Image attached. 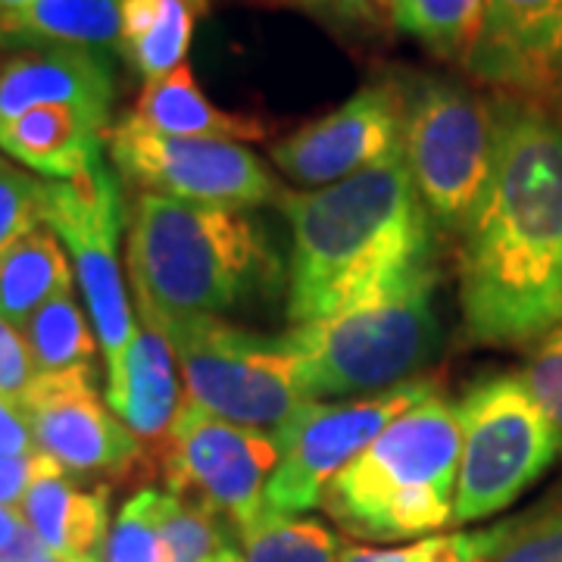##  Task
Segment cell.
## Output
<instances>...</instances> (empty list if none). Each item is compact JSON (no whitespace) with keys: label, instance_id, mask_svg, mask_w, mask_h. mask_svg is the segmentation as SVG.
<instances>
[{"label":"cell","instance_id":"6da1fadb","mask_svg":"<svg viewBox=\"0 0 562 562\" xmlns=\"http://www.w3.org/2000/svg\"><path fill=\"white\" fill-rule=\"evenodd\" d=\"M460 247L469 341L513 347L562 325V120L494 103V166Z\"/></svg>","mask_w":562,"mask_h":562},{"label":"cell","instance_id":"7a4b0ae2","mask_svg":"<svg viewBox=\"0 0 562 562\" xmlns=\"http://www.w3.org/2000/svg\"><path fill=\"white\" fill-rule=\"evenodd\" d=\"M279 206L291 225V328L435 266V222L403 154L328 188L281 191Z\"/></svg>","mask_w":562,"mask_h":562},{"label":"cell","instance_id":"3957f363","mask_svg":"<svg viewBox=\"0 0 562 562\" xmlns=\"http://www.w3.org/2000/svg\"><path fill=\"white\" fill-rule=\"evenodd\" d=\"M125 250L140 325L222 316L281 284L266 228L235 206L138 194Z\"/></svg>","mask_w":562,"mask_h":562},{"label":"cell","instance_id":"277c9868","mask_svg":"<svg viewBox=\"0 0 562 562\" xmlns=\"http://www.w3.org/2000/svg\"><path fill=\"white\" fill-rule=\"evenodd\" d=\"M460 409L441 394L394 419L328 484L322 509L360 541H406L453 522Z\"/></svg>","mask_w":562,"mask_h":562},{"label":"cell","instance_id":"5b68a950","mask_svg":"<svg viewBox=\"0 0 562 562\" xmlns=\"http://www.w3.org/2000/svg\"><path fill=\"white\" fill-rule=\"evenodd\" d=\"M435 266L372 291L325 319L294 325L284 341L310 403L366 397L406 384L441 344Z\"/></svg>","mask_w":562,"mask_h":562},{"label":"cell","instance_id":"8992f818","mask_svg":"<svg viewBox=\"0 0 562 562\" xmlns=\"http://www.w3.org/2000/svg\"><path fill=\"white\" fill-rule=\"evenodd\" d=\"M147 328L169 341L188 403L203 413L279 435L310 403L284 338H266L220 316H184Z\"/></svg>","mask_w":562,"mask_h":562},{"label":"cell","instance_id":"52a82bcc","mask_svg":"<svg viewBox=\"0 0 562 562\" xmlns=\"http://www.w3.org/2000/svg\"><path fill=\"white\" fill-rule=\"evenodd\" d=\"M457 409L462 457L453 522L465 525L519 501L562 457V435L513 372L472 384Z\"/></svg>","mask_w":562,"mask_h":562},{"label":"cell","instance_id":"ba28073f","mask_svg":"<svg viewBox=\"0 0 562 562\" xmlns=\"http://www.w3.org/2000/svg\"><path fill=\"white\" fill-rule=\"evenodd\" d=\"M403 160L435 228L462 235L494 166V106L462 85L422 79L406 91Z\"/></svg>","mask_w":562,"mask_h":562},{"label":"cell","instance_id":"9c48e42d","mask_svg":"<svg viewBox=\"0 0 562 562\" xmlns=\"http://www.w3.org/2000/svg\"><path fill=\"white\" fill-rule=\"evenodd\" d=\"M44 225L60 238L76 262L79 288L103 347L110 382L122 369L125 350L138 331L122 284L120 235L125 225V198L120 179L103 162L79 179H44Z\"/></svg>","mask_w":562,"mask_h":562},{"label":"cell","instance_id":"30bf717a","mask_svg":"<svg viewBox=\"0 0 562 562\" xmlns=\"http://www.w3.org/2000/svg\"><path fill=\"white\" fill-rule=\"evenodd\" d=\"M435 394V382L413 379L382 394L341 403H306L276 435L281 457L266 484V509L281 516H303L306 509L322 506L328 484L369 443L379 441L391 422Z\"/></svg>","mask_w":562,"mask_h":562},{"label":"cell","instance_id":"8fae6325","mask_svg":"<svg viewBox=\"0 0 562 562\" xmlns=\"http://www.w3.org/2000/svg\"><path fill=\"white\" fill-rule=\"evenodd\" d=\"M106 150L122 181L140 194L250 210L279 203L269 166L238 140L176 138L140 125L132 113L106 132Z\"/></svg>","mask_w":562,"mask_h":562},{"label":"cell","instance_id":"7c38bea8","mask_svg":"<svg viewBox=\"0 0 562 562\" xmlns=\"http://www.w3.org/2000/svg\"><path fill=\"white\" fill-rule=\"evenodd\" d=\"M281 443L184 403L162 438V475L169 494L203 506L232 531L266 506V484L279 465Z\"/></svg>","mask_w":562,"mask_h":562},{"label":"cell","instance_id":"4fadbf2b","mask_svg":"<svg viewBox=\"0 0 562 562\" xmlns=\"http://www.w3.org/2000/svg\"><path fill=\"white\" fill-rule=\"evenodd\" d=\"M406 91L397 81H372L353 98L272 144L269 157L284 179L328 188L403 154Z\"/></svg>","mask_w":562,"mask_h":562},{"label":"cell","instance_id":"5bb4252c","mask_svg":"<svg viewBox=\"0 0 562 562\" xmlns=\"http://www.w3.org/2000/svg\"><path fill=\"white\" fill-rule=\"evenodd\" d=\"M41 453L72 475H113L138 457V438L98 391L94 366L38 372L22 397Z\"/></svg>","mask_w":562,"mask_h":562},{"label":"cell","instance_id":"9a60e30c","mask_svg":"<svg viewBox=\"0 0 562 562\" xmlns=\"http://www.w3.org/2000/svg\"><path fill=\"white\" fill-rule=\"evenodd\" d=\"M465 72L503 101L562 110V0H487Z\"/></svg>","mask_w":562,"mask_h":562},{"label":"cell","instance_id":"2e32d148","mask_svg":"<svg viewBox=\"0 0 562 562\" xmlns=\"http://www.w3.org/2000/svg\"><path fill=\"white\" fill-rule=\"evenodd\" d=\"M113 98V66L101 50L29 47L0 66V125L47 103L79 106L110 122Z\"/></svg>","mask_w":562,"mask_h":562},{"label":"cell","instance_id":"e0dca14e","mask_svg":"<svg viewBox=\"0 0 562 562\" xmlns=\"http://www.w3.org/2000/svg\"><path fill=\"white\" fill-rule=\"evenodd\" d=\"M110 122L79 110L47 103L0 125V150L50 181L79 179L103 162Z\"/></svg>","mask_w":562,"mask_h":562},{"label":"cell","instance_id":"ac0fdd59","mask_svg":"<svg viewBox=\"0 0 562 562\" xmlns=\"http://www.w3.org/2000/svg\"><path fill=\"white\" fill-rule=\"evenodd\" d=\"M106 403L144 441H162L181 413L176 353L160 331L138 325L122 369L106 382Z\"/></svg>","mask_w":562,"mask_h":562},{"label":"cell","instance_id":"d6986e66","mask_svg":"<svg viewBox=\"0 0 562 562\" xmlns=\"http://www.w3.org/2000/svg\"><path fill=\"white\" fill-rule=\"evenodd\" d=\"M106 501H110L106 487L81 491L60 465L44 472L29 487L22 501V519L50 553L88 560V557H101L110 531Z\"/></svg>","mask_w":562,"mask_h":562},{"label":"cell","instance_id":"ffe728a7","mask_svg":"<svg viewBox=\"0 0 562 562\" xmlns=\"http://www.w3.org/2000/svg\"><path fill=\"white\" fill-rule=\"evenodd\" d=\"M132 116L140 125L160 135H176V138H216L241 144V140L266 138L269 132V125L257 116L220 110L198 88L188 63H181L179 69L166 72L160 79L144 81Z\"/></svg>","mask_w":562,"mask_h":562},{"label":"cell","instance_id":"44dd1931","mask_svg":"<svg viewBox=\"0 0 562 562\" xmlns=\"http://www.w3.org/2000/svg\"><path fill=\"white\" fill-rule=\"evenodd\" d=\"M120 0H32L0 10V44L120 50Z\"/></svg>","mask_w":562,"mask_h":562},{"label":"cell","instance_id":"7402d4cb","mask_svg":"<svg viewBox=\"0 0 562 562\" xmlns=\"http://www.w3.org/2000/svg\"><path fill=\"white\" fill-rule=\"evenodd\" d=\"M72 288V269L60 238L38 225L7 254H0V319L13 328L38 313L50 297Z\"/></svg>","mask_w":562,"mask_h":562},{"label":"cell","instance_id":"603a6c76","mask_svg":"<svg viewBox=\"0 0 562 562\" xmlns=\"http://www.w3.org/2000/svg\"><path fill=\"white\" fill-rule=\"evenodd\" d=\"M120 54L144 81L179 69L191 44L194 13L191 0H120Z\"/></svg>","mask_w":562,"mask_h":562},{"label":"cell","instance_id":"cb8c5ba5","mask_svg":"<svg viewBox=\"0 0 562 562\" xmlns=\"http://www.w3.org/2000/svg\"><path fill=\"white\" fill-rule=\"evenodd\" d=\"M341 538L319 519L281 516L262 506L235 528V553L228 562H341Z\"/></svg>","mask_w":562,"mask_h":562},{"label":"cell","instance_id":"d4e9b609","mask_svg":"<svg viewBox=\"0 0 562 562\" xmlns=\"http://www.w3.org/2000/svg\"><path fill=\"white\" fill-rule=\"evenodd\" d=\"M391 16L438 57L465 63L482 35L487 0H391Z\"/></svg>","mask_w":562,"mask_h":562},{"label":"cell","instance_id":"484cf974","mask_svg":"<svg viewBox=\"0 0 562 562\" xmlns=\"http://www.w3.org/2000/svg\"><path fill=\"white\" fill-rule=\"evenodd\" d=\"M22 338L29 344V353L38 372H66L79 366H94L98 338L91 335V325L85 319L72 288L41 306L32 319L22 325Z\"/></svg>","mask_w":562,"mask_h":562},{"label":"cell","instance_id":"4316f807","mask_svg":"<svg viewBox=\"0 0 562 562\" xmlns=\"http://www.w3.org/2000/svg\"><path fill=\"white\" fill-rule=\"evenodd\" d=\"M157 535L162 562H228L235 553V531L220 516L162 491L157 503Z\"/></svg>","mask_w":562,"mask_h":562},{"label":"cell","instance_id":"83f0119b","mask_svg":"<svg viewBox=\"0 0 562 562\" xmlns=\"http://www.w3.org/2000/svg\"><path fill=\"white\" fill-rule=\"evenodd\" d=\"M494 550L484 562H562V501L494 525Z\"/></svg>","mask_w":562,"mask_h":562},{"label":"cell","instance_id":"f1b7e54d","mask_svg":"<svg viewBox=\"0 0 562 562\" xmlns=\"http://www.w3.org/2000/svg\"><path fill=\"white\" fill-rule=\"evenodd\" d=\"M157 503H160V491L147 487L122 506L116 522L106 531L101 562H162Z\"/></svg>","mask_w":562,"mask_h":562},{"label":"cell","instance_id":"f546056e","mask_svg":"<svg viewBox=\"0 0 562 562\" xmlns=\"http://www.w3.org/2000/svg\"><path fill=\"white\" fill-rule=\"evenodd\" d=\"M494 550V531L475 535H435L397 550L344 547L341 562H484Z\"/></svg>","mask_w":562,"mask_h":562},{"label":"cell","instance_id":"4dcf8cb0","mask_svg":"<svg viewBox=\"0 0 562 562\" xmlns=\"http://www.w3.org/2000/svg\"><path fill=\"white\" fill-rule=\"evenodd\" d=\"M44 225V179L0 160V254Z\"/></svg>","mask_w":562,"mask_h":562},{"label":"cell","instance_id":"1f68e13d","mask_svg":"<svg viewBox=\"0 0 562 562\" xmlns=\"http://www.w3.org/2000/svg\"><path fill=\"white\" fill-rule=\"evenodd\" d=\"M519 375L535 403L543 409V416L562 435V325L538 338V347Z\"/></svg>","mask_w":562,"mask_h":562},{"label":"cell","instance_id":"d6a6232c","mask_svg":"<svg viewBox=\"0 0 562 562\" xmlns=\"http://www.w3.org/2000/svg\"><path fill=\"white\" fill-rule=\"evenodd\" d=\"M35 375H38V369H35V360L29 353L22 331L0 319V394L22 403Z\"/></svg>","mask_w":562,"mask_h":562},{"label":"cell","instance_id":"836d02e7","mask_svg":"<svg viewBox=\"0 0 562 562\" xmlns=\"http://www.w3.org/2000/svg\"><path fill=\"white\" fill-rule=\"evenodd\" d=\"M60 469V462L47 453H25V457H7L0 453V506H22L29 487L41 479L44 472Z\"/></svg>","mask_w":562,"mask_h":562},{"label":"cell","instance_id":"e575fe53","mask_svg":"<svg viewBox=\"0 0 562 562\" xmlns=\"http://www.w3.org/2000/svg\"><path fill=\"white\" fill-rule=\"evenodd\" d=\"M0 453H7V457L38 453L32 422L25 416L22 403L7 397V394H0Z\"/></svg>","mask_w":562,"mask_h":562},{"label":"cell","instance_id":"d590c367","mask_svg":"<svg viewBox=\"0 0 562 562\" xmlns=\"http://www.w3.org/2000/svg\"><path fill=\"white\" fill-rule=\"evenodd\" d=\"M44 550H47V547L41 543L38 535H35L29 525H22L20 535L13 538V543L0 553V562H32L38 560Z\"/></svg>","mask_w":562,"mask_h":562},{"label":"cell","instance_id":"8d00e7d4","mask_svg":"<svg viewBox=\"0 0 562 562\" xmlns=\"http://www.w3.org/2000/svg\"><path fill=\"white\" fill-rule=\"evenodd\" d=\"M25 525L20 509H13V506H0V553L13 543V538L20 535V528Z\"/></svg>","mask_w":562,"mask_h":562},{"label":"cell","instance_id":"74e56055","mask_svg":"<svg viewBox=\"0 0 562 562\" xmlns=\"http://www.w3.org/2000/svg\"><path fill=\"white\" fill-rule=\"evenodd\" d=\"M306 3H328V7H344V10H360L366 0H306Z\"/></svg>","mask_w":562,"mask_h":562},{"label":"cell","instance_id":"f35d334b","mask_svg":"<svg viewBox=\"0 0 562 562\" xmlns=\"http://www.w3.org/2000/svg\"><path fill=\"white\" fill-rule=\"evenodd\" d=\"M32 562H85V560H72V557H60V553H50V550H44L38 560Z\"/></svg>","mask_w":562,"mask_h":562},{"label":"cell","instance_id":"ab89813d","mask_svg":"<svg viewBox=\"0 0 562 562\" xmlns=\"http://www.w3.org/2000/svg\"><path fill=\"white\" fill-rule=\"evenodd\" d=\"M32 0H0V10H20V7H29Z\"/></svg>","mask_w":562,"mask_h":562},{"label":"cell","instance_id":"60d3db41","mask_svg":"<svg viewBox=\"0 0 562 562\" xmlns=\"http://www.w3.org/2000/svg\"><path fill=\"white\" fill-rule=\"evenodd\" d=\"M191 3H194L198 10H203V7H206V0H191Z\"/></svg>","mask_w":562,"mask_h":562},{"label":"cell","instance_id":"b9f144b4","mask_svg":"<svg viewBox=\"0 0 562 562\" xmlns=\"http://www.w3.org/2000/svg\"><path fill=\"white\" fill-rule=\"evenodd\" d=\"M85 562H101V557H88V560Z\"/></svg>","mask_w":562,"mask_h":562},{"label":"cell","instance_id":"7bdbcfd3","mask_svg":"<svg viewBox=\"0 0 562 562\" xmlns=\"http://www.w3.org/2000/svg\"><path fill=\"white\" fill-rule=\"evenodd\" d=\"M379 3H387V7H391V0H379Z\"/></svg>","mask_w":562,"mask_h":562}]
</instances>
